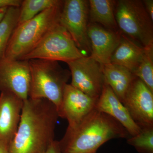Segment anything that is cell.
Returning a JSON list of instances; mask_svg holds the SVG:
<instances>
[{
	"label": "cell",
	"instance_id": "cell-1",
	"mask_svg": "<svg viewBox=\"0 0 153 153\" xmlns=\"http://www.w3.org/2000/svg\"><path fill=\"white\" fill-rule=\"evenodd\" d=\"M59 117L57 107L45 99L24 101L21 119L9 153H44L54 140Z\"/></svg>",
	"mask_w": 153,
	"mask_h": 153
},
{
	"label": "cell",
	"instance_id": "cell-2",
	"mask_svg": "<svg viewBox=\"0 0 153 153\" xmlns=\"http://www.w3.org/2000/svg\"><path fill=\"white\" fill-rule=\"evenodd\" d=\"M129 135L117 120L95 109L76 126L68 127L58 142L61 153H97L110 140Z\"/></svg>",
	"mask_w": 153,
	"mask_h": 153
},
{
	"label": "cell",
	"instance_id": "cell-3",
	"mask_svg": "<svg viewBox=\"0 0 153 153\" xmlns=\"http://www.w3.org/2000/svg\"><path fill=\"white\" fill-rule=\"evenodd\" d=\"M63 1L17 25L11 36L4 58L20 60L36 47L49 30L59 23Z\"/></svg>",
	"mask_w": 153,
	"mask_h": 153
},
{
	"label": "cell",
	"instance_id": "cell-4",
	"mask_svg": "<svg viewBox=\"0 0 153 153\" xmlns=\"http://www.w3.org/2000/svg\"><path fill=\"white\" fill-rule=\"evenodd\" d=\"M31 81L29 98L45 99L60 108L70 71L58 62L43 59L29 60Z\"/></svg>",
	"mask_w": 153,
	"mask_h": 153
},
{
	"label": "cell",
	"instance_id": "cell-5",
	"mask_svg": "<svg viewBox=\"0 0 153 153\" xmlns=\"http://www.w3.org/2000/svg\"><path fill=\"white\" fill-rule=\"evenodd\" d=\"M114 15L118 28L123 35L143 47L153 46V21L142 1H116Z\"/></svg>",
	"mask_w": 153,
	"mask_h": 153
},
{
	"label": "cell",
	"instance_id": "cell-6",
	"mask_svg": "<svg viewBox=\"0 0 153 153\" xmlns=\"http://www.w3.org/2000/svg\"><path fill=\"white\" fill-rule=\"evenodd\" d=\"M84 56L68 31L59 22L20 60L43 59L67 63Z\"/></svg>",
	"mask_w": 153,
	"mask_h": 153
},
{
	"label": "cell",
	"instance_id": "cell-7",
	"mask_svg": "<svg viewBox=\"0 0 153 153\" xmlns=\"http://www.w3.org/2000/svg\"><path fill=\"white\" fill-rule=\"evenodd\" d=\"M89 1L86 0L64 1L59 23L71 36L78 48L91 54V45L88 35Z\"/></svg>",
	"mask_w": 153,
	"mask_h": 153
},
{
	"label": "cell",
	"instance_id": "cell-8",
	"mask_svg": "<svg viewBox=\"0 0 153 153\" xmlns=\"http://www.w3.org/2000/svg\"><path fill=\"white\" fill-rule=\"evenodd\" d=\"M71 85L85 94L98 99L104 84L102 66L90 56H84L67 63Z\"/></svg>",
	"mask_w": 153,
	"mask_h": 153
},
{
	"label": "cell",
	"instance_id": "cell-9",
	"mask_svg": "<svg viewBox=\"0 0 153 153\" xmlns=\"http://www.w3.org/2000/svg\"><path fill=\"white\" fill-rule=\"evenodd\" d=\"M30 81L29 60H0V92L13 94L25 101L29 98Z\"/></svg>",
	"mask_w": 153,
	"mask_h": 153
},
{
	"label": "cell",
	"instance_id": "cell-10",
	"mask_svg": "<svg viewBox=\"0 0 153 153\" xmlns=\"http://www.w3.org/2000/svg\"><path fill=\"white\" fill-rule=\"evenodd\" d=\"M123 104L140 128L153 126V92L136 76L129 88Z\"/></svg>",
	"mask_w": 153,
	"mask_h": 153
},
{
	"label": "cell",
	"instance_id": "cell-11",
	"mask_svg": "<svg viewBox=\"0 0 153 153\" xmlns=\"http://www.w3.org/2000/svg\"><path fill=\"white\" fill-rule=\"evenodd\" d=\"M97 100L67 84L57 110L59 117L67 120L68 127H74L95 109Z\"/></svg>",
	"mask_w": 153,
	"mask_h": 153
},
{
	"label": "cell",
	"instance_id": "cell-12",
	"mask_svg": "<svg viewBox=\"0 0 153 153\" xmlns=\"http://www.w3.org/2000/svg\"><path fill=\"white\" fill-rule=\"evenodd\" d=\"M88 35L91 45V55L102 66L111 63L114 52L120 42L121 33L89 23Z\"/></svg>",
	"mask_w": 153,
	"mask_h": 153
},
{
	"label": "cell",
	"instance_id": "cell-13",
	"mask_svg": "<svg viewBox=\"0 0 153 153\" xmlns=\"http://www.w3.org/2000/svg\"><path fill=\"white\" fill-rule=\"evenodd\" d=\"M24 101L13 94H0V140L10 143L19 127Z\"/></svg>",
	"mask_w": 153,
	"mask_h": 153
},
{
	"label": "cell",
	"instance_id": "cell-14",
	"mask_svg": "<svg viewBox=\"0 0 153 153\" xmlns=\"http://www.w3.org/2000/svg\"><path fill=\"white\" fill-rule=\"evenodd\" d=\"M95 109L117 120L131 136L137 134L140 131V128L132 119L126 107L105 82L101 94L97 101Z\"/></svg>",
	"mask_w": 153,
	"mask_h": 153
},
{
	"label": "cell",
	"instance_id": "cell-15",
	"mask_svg": "<svg viewBox=\"0 0 153 153\" xmlns=\"http://www.w3.org/2000/svg\"><path fill=\"white\" fill-rule=\"evenodd\" d=\"M144 53V47L121 33L120 42L111 56V63L125 67L133 73Z\"/></svg>",
	"mask_w": 153,
	"mask_h": 153
},
{
	"label": "cell",
	"instance_id": "cell-16",
	"mask_svg": "<svg viewBox=\"0 0 153 153\" xmlns=\"http://www.w3.org/2000/svg\"><path fill=\"white\" fill-rule=\"evenodd\" d=\"M104 82L112 89L122 102L136 76L125 67L109 63L102 66Z\"/></svg>",
	"mask_w": 153,
	"mask_h": 153
},
{
	"label": "cell",
	"instance_id": "cell-17",
	"mask_svg": "<svg viewBox=\"0 0 153 153\" xmlns=\"http://www.w3.org/2000/svg\"><path fill=\"white\" fill-rule=\"evenodd\" d=\"M88 20L89 23L117 31L118 28L114 15L115 1L112 0H90Z\"/></svg>",
	"mask_w": 153,
	"mask_h": 153
},
{
	"label": "cell",
	"instance_id": "cell-18",
	"mask_svg": "<svg viewBox=\"0 0 153 153\" xmlns=\"http://www.w3.org/2000/svg\"><path fill=\"white\" fill-rule=\"evenodd\" d=\"M20 7H10L0 22V60L4 58L12 34L17 27Z\"/></svg>",
	"mask_w": 153,
	"mask_h": 153
},
{
	"label": "cell",
	"instance_id": "cell-19",
	"mask_svg": "<svg viewBox=\"0 0 153 153\" xmlns=\"http://www.w3.org/2000/svg\"><path fill=\"white\" fill-rule=\"evenodd\" d=\"M60 0H24L20 7L18 25L60 4Z\"/></svg>",
	"mask_w": 153,
	"mask_h": 153
},
{
	"label": "cell",
	"instance_id": "cell-20",
	"mask_svg": "<svg viewBox=\"0 0 153 153\" xmlns=\"http://www.w3.org/2000/svg\"><path fill=\"white\" fill-rule=\"evenodd\" d=\"M144 49L142 60L133 74L153 92V46L144 47Z\"/></svg>",
	"mask_w": 153,
	"mask_h": 153
},
{
	"label": "cell",
	"instance_id": "cell-21",
	"mask_svg": "<svg viewBox=\"0 0 153 153\" xmlns=\"http://www.w3.org/2000/svg\"><path fill=\"white\" fill-rule=\"evenodd\" d=\"M140 128L139 133L128 138L127 143L139 153H153V126Z\"/></svg>",
	"mask_w": 153,
	"mask_h": 153
},
{
	"label": "cell",
	"instance_id": "cell-22",
	"mask_svg": "<svg viewBox=\"0 0 153 153\" xmlns=\"http://www.w3.org/2000/svg\"><path fill=\"white\" fill-rule=\"evenodd\" d=\"M22 2V0H0V9L20 7Z\"/></svg>",
	"mask_w": 153,
	"mask_h": 153
},
{
	"label": "cell",
	"instance_id": "cell-23",
	"mask_svg": "<svg viewBox=\"0 0 153 153\" xmlns=\"http://www.w3.org/2000/svg\"><path fill=\"white\" fill-rule=\"evenodd\" d=\"M142 1L147 13L152 21H153V0H144Z\"/></svg>",
	"mask_w": 153,
	"mask_h": 153
},
{
	"label": "cell",
	"instance_id": "cell-24",
	"mask_svg": "<svg viewBox=\"0 0 153 153\" xmlns=\"http://www.w3.org/2000/svg\"><path fill=\"white\" fill-rule=\"evenodd\" d=\"M44 153H61L58 141L55 140Z\"/></svg>",
	"mask_w": 153,
	"mask_h": 153
},
{
	"label": "cell",
	"instance_id": "cell-25",
	"mask_svg": "<svg viewBox=\"0 0 153 153\" xmlns=\"http://www.w3.org/2000/svg\"><path fill=\"white\" fill-rule=\"evenodd\" d=\"M9 144L0 140V153H9Z\"/></svg>",
	"mask_w": 153,
	"mask_h": 153
},
{
	"label": "cell",
	"instance_id": "cell-26",
	"mask_svg": "<svg viewBox=\"0 0 153 153\" xmlns=\"http://www.w3.org/2000/svg\"><path fill=\"white\" fill-rule=\"evenodd\" d=\"M8 8H4L0 9V22L2 21V20L4 17L5 15L7 13Z\"/></svg>",
	"mask_w": 153,
	"mask_h": 153
}]
</instances>
